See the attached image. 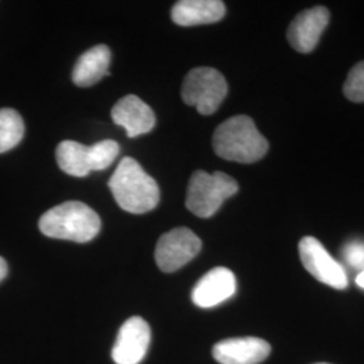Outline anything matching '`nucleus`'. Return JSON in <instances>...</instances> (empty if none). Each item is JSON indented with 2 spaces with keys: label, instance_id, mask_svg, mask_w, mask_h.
Masks as SVG:
<instances>
[{
  "label": "nucleus",
  "instance_id": "20",
  "mask_svg": "<svg viewBox=\"0 0 364 364\" xmlns=\"http://www.w3.org/2000/svg\"><path fill=\"white\" fill-rule=\"evenodd\" d=\"M356 285L364 289V270L358 274V277H356Z\"/></svg>",
  "mask_w": 364,
  "mask_h": 364
},
{
  "label": "nucleus",
  "instance_id": "11",
  "mask_svg": "<svg viewBox=\"0 0 364 364\" xmlns=\"http://www.w3.org/2000/svg\"><path fill=\"white\" fill-rule=\"evenodd\" d=\"M272 352L270 344L259 338H234L215 344L212 355L220 364H258Z\"/></svg>",
  "mask_w": 364,
  "mask_h": 364
},
{
  "label": "nucleus",
  "instance_id": "12",
  "mask_svg": "<svg viewBox=\"0 0 364 364\" xmlns=\"http://www.w3.org/2000/svg\"><path fill=\"white\" fill-rule=\"evenodd\" d=\"M112 120L122 126L130 138L147 134L156 126L154 111L135 95L122 97L111 111Z\"/></svg>",
  "mask_w": 364,
  "mask_h": 364
},
{
  "label": "nucleus",
  "instance_id": "10",
  "mask_svg": "<svg viewBox=\"0 0 364 364\" xmlns=\"http://www.w3.org/2000/svg\"><path fill=\"white\" fill-rule=\"evenodd\" d=\"M235 293V274L227 267H215L196 284L192 290V301L196 306L208 309L231 299Z\"/></svg>",
  "mask_w": 364,
  "mask_h": 364
},
{
  "label": "nucleus",
  "instance_id": "18",
  "mask_svg": "<svg viewBox=\"0 0 364 364\" xmlns=\"http://www.w3.org/2000/svg\"><path fill=\"white\" fill-rule=\"evenodd\" d=\"M341 255L347 264L356 270H364V243L351 242L341 250Z\"/></svg>",
  "mask_w": 364,
  "mask_h": 364
},
{
  "label": "nucleus",
  "instance_id": "17",
  "mask_svg": "<svg viewBox=\"0 0 364 364\" xmlns=\"http://www.w3.org/2000/svg\"><path fill=\"white\" fill-rule=\"evenodd\" d=\"M343 92L353 103H364V61L356 64L350 70Z\"/></svg>",
  "mask_w": 364,
  "mask_h": 364
},
{
  "label": "nucleus",
  "instance_id": "16",
  "mask_svg": "<svg viewBox=\"0 0 364 364\" xmlns=\"http://www.w3.org/2000/svg\"><path fill=\"white\" fill-rule=\"evenodd\" d=\"M25 135V123L11 108L0 109V154L18 146Z\"/></svg>",
  "mask_w": 364,
  "mask_h": 364
},
{
  "label": "nucleus",
  "instance_id": "4",
  "mask_svg": "<svg viewBox=\"0 0 364 364\" xmlns=\"http://www.w3.org/2000/svg\"><path fill=\"white\" fill-rule=\"evenodd\" d=\"M239 185L234 178L223 171L209 174L204 170H197L188 185L186 208L201 219L213 216L223 203L236 195Z\"/></svg>",
  "mask_w": 364,
  "mask_h": 364
},
{
  "label": "nucleus",
  "instance_id": "2",
  "mask_svg": "<svg viewBox=\"0 0 364 364\" xmlns=\"http://www.w3.org/2000/svg\"><path fill=\"white\" fill-rule=\"evenodd\" d=\"M212 144L220 158L239 164H254L269 150L267 139L246 115L230 117L221 123L213 134Z\"/></svg>",
  "mask_w": 364,
  "mask_h": 364
},
{
  "label": "nucleus",
  "instance_id": "9",
  "mask_svg": "<svg viewBox=\"0 0 364 364\" xmlns=\"http://www.w3.org/2000/svg\"><path fill=\"white\" fill-rule=\"evenodd\" d=\"M329 11L317 6L299 14L287 30V41L294 50L311 53L317 46L329 23Z\"/></svg>",
  "mask_w": 364,
  "mask_h": 364
},
{
  "label": "nucleus",
  "instance_id": "6",
  "mask_svg": "<svg viewBox=\"0 0 364 364\" xmlns=\"http://www.w3.org/2000/svg\"><path fill=\"white\" fill-rule=\"evenodd\" d=\"M203 243L189 228L180 227L162 235L156 243V262L164 273H174L197 257Z\"/></svg>",
  "mask_w": 364,
  "mask_h": 364
},
{
  "label": "nucleus",
  "instance_id": "14",
  "mask_svg": "<svg viewBox=\"0 0 364 364\" xmlns=\"http://www.w3.org/2000/svg\"><path fill=\"white\" fill-rule=\"evenodd\" d=\"M111 64V50L105 45L95 46L84 53L76 63L72 72V80L78 87H91L108 76Z\"/></svg>",
  "mask_w": 364,
  "mask_h": 364
},
{
  "label": "nucleus",
  "instance_id": "1",
  "mask_svg": "<svg viewBox=\"0 0 364 364\" xmlns=\"http://www.w3.org/2000/svg\"><path fill=\"white\" fill-rule=\"evenodd\" d=\"M108 186L117 205L130 213L142 215L150 212L159 203V188L156 180L130 156H124L119 162Z\"/></svg>",
  "mask_w": 364,
  "mask_h": 364
},
{
  "label": "nucleus",
  "instance_id": "3",
  "mask_svg": "<svg viewBox=\"0 0 364 364\" xmlns=\"http://www.w3.org/2000/svg\"><path fill=\"white\" fill-rule=\"evenodd\" d=\"M99 215L81 201H66L45 212L39 219V230L53 239L87 243L100 232Z\"/></svg>",
  "mask_w": 364,
  "mask_h": 364
},
{
  "label": "nucleus",
  "instance_id": "8",
  "mask_svg": "<svg viewBox=\"0 0 364 364\" xmlns=\"http://www.w3.org/2000/svg\"><path fill=\"white\" fill-rule=\"evenodd\" d=\"M151 338L150 326L142 317H131L117 333L112 348V359L117 364H139L144 359Z\"/></svg>",
  "mask_w": 364,
  "mask_h": 364
},
{
  "label": "nucleus",
  "instance_id": "19",
  "mask_svg": "<svg viewBox=\"0 0 364 364\" xmlns=\"http://www.w3.org/2000/svg\"><path fill=\"white\" fill-rule=\"evenodd\" d=\"M7 272H9V269H7V263H6V260L3 259V258L0 257V282L6 278Z\"/></svg>",
  "mask_w": 364,
  "mask_h": 364
},
{
  "label": "nucleus",
  "instance_id": "15",
  "mask_svg": "<svg viewBox=\"0 0 364 364\" xmlns=\"http://www.w3.org/2000/svg\"><path fill=\"white\" fill-rule=\"evenodd\" d=\"M55 158L60 169L69 176L81 178L95 171L92 146H85L75 141H64L58 144Z\"/></svg>",
  "mask_w": 364,
  "mask_h": 364
},
{
  "label": "nucleus",
  "instance_id": "5",
  "mask_svg": "<svg viewBox=\"0 0 364 364\" xmlns=\"http://www.w3.org/2000/svg\"><path fill=\"white\" fill-rule=\"evenodd\" d=\"M228 92L224 76L213 68L192 69L182 84L183 103L195 107L201 115L215 114Z\"/></svg>",
  "mask_w": 364,
  "mask_h": 364
},
{
  "label": "nucleus",
  "instance_id": "7",
  "mask_svg": "<svg viewBox=\"0 0 364 364\" xmlns=\"http://www.w3.org/2000/svg\"><path fill=\"white\" fill-rule=\"evenodd\" d=\"M299 252L304 267L317 281L338 290L347 289L348 278L344 267L331 257L320 240L313 236L302 237L299 243Z\"/></svg>",
  "mask_w": 364,
  "mask_h": 364
},
{
  "label": "nucleus",
  "instance_id": "21",
  "mask_svg": "<svg viewBox=\"0 0 364 364\" xmlns=\"http://www.w3.org/2000/svg\"><path fill=\"white\" fill-rule=\"evenodd\" d=\"M316 364H329V363H316Z\"/></svg>",
  "mask_w": 364,
  "mask_h": 364
},
{
  "label": "nucleus",
  "instance_id": "13",
  "mask_svg": "<svg viewBox=\"0 0 364 364\" xmlns=\"http://www.w3.org/2000/svg\"><path fill=\"white\" fill-rule=\"evenodd\" d=\"M224 15L225 4L220 0H181L171 9V19L178 26L216 23Z\"/></svg>",
  "mask_w": 364,
  "mask_h": 364
}]
</instances>
